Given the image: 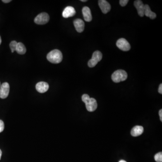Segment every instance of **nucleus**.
<instances>
[{
  "label": "nucleus",
  "instance_id": "nucleus-2",
  "mask_svg": "<svg viewBox=\"0 0 162 162\" xmlns=\"http://www.w3.org/2000/svg\"><path fill=\"white\" fill-rule=\"evenodd\" d=\"M47 59L52 63H60L63 60L62 53L60 50L55 49L47 54Z\"/></svg>",
  "mask_w": 162,
  "mask_h": 162
},
{
  "label": "nucleus",
  "instance_id": "nucleus-8",
  "mask_svg": "<svg viewBox=\"0 0 162 162\" xmlns=\"http://www.w3.org/2000/svg\"><path fill=\"white\" fill-rule=\"evenodd\" d=\"M98 4L103 13L107 14L110 10V5L106 0H100L98 2Z\"/></svg>",
  "mask_w": 162,
  "mask_h": 162
},
{
  "label": "nucleus",
  "instance_id": "nucleus-3",
  "mask_svg": "<svg viewBox=\"0 0 162 162\" xmlns=\"http://www.w3.org/2000/svg\"><path fill=\"white\" fill-rule=\"evenodd\" d=\"M128 78V74L126 71L122 69L116 70L112 74V79L114 83H118L124 81Z\"/></svg>",
  "mask_w": 162,
  "mask_h": 162
},
{
  "label": "nucleus",
  "instance_id": "nucleus-24",
  "mask_svg": "<svg viewBox=\"0 0 162 162\" xmlns=\"http://www.w3.org/2000/svg\"><path fill=\"white\" fill-rule=\"evenodd\" d=\"M2 150L0 149V160H1V157H2Z\"/></svg>",
  "mask_w": 162,
  "mask_h": 162
},
{
  "label": "nucleus",
  "instance_id": "nucleus-19",
  "mask_svg": "<svg viewBox=\"0 0 162 162\" xmlns=\"http://www.w3.org/2000/svg\"><path fill=\"white\" fill-rule=\"evenodd\" d=\"M128 2L129 1L128 0H120L119 1V3L122 6H125L127 5Z\"/></svg>",
  "mask_w": 162,
  "mask_h": 162
},
{
  "label": "nucleus",
  "instance_id": "nucleus-12",
  "mask_svg": "<svg viewBox=\"0 0 162 162\" xmlns=\"http://www.w3.org/2000/svg\"><path fill=\"white\" fill-rule=\"evenodd\" d=\"M74 25L76 31L78 32L82 33L84 29L85 24L84 21L81 19H76L74 21Z\"/></svg>",
  "mask_w": 162,
  "mask_h": 162
},
{
  "label": "nucleus",
  "instance_id": "nucleus-9",
  "mask_svg": "<svg viewBox=\"0 0 162 162\" xmlns=\"http://www.w3.org/2000/svg\"><path fill=\"white\" fill-rule=\"evenodd\" d=\"M76 14L75 9L73 7L68 6L66 7L63 11L62 16L64 18H68L72 17Z\"/></svg>",
  "mask_w": 162,
  "mask_h": 162
},
{
  "label": "nucleus",
  "instance_id": "nucleus-4",
  "mask_svg": "<svg viewBox=\"0 0 162 162\" xmlns=\"http://www.w3.org/2000/svg\"><path fill=\"white\" fill-rule=\"evenodd\" d=\"M102 54L100 51H95L92 55V58L89 61L88 65L89 67L93 68L102 60Z\"/></svg>",
  "mask_w": 162,
  "mask_h": 162
},
{
  "label": "nucleus",
  "instance_id": "nucleus-5",
  "mask_svg": "<svg viewBox=\"0 0 162 162\" xmlns=\"http://www.w3.org/2000/svg\"><path fill=\"white\" fill-rule=\"evenodd\" d=\"M50 20L49 14L45 12L39 14L34 19V22L37 25H43L47 24Z\"/></svg>",
  "mask_w": 162,
  "mask_h": 162
},
{
  "label": "nucleus",
  "instance_id": "nucleus-28",
  "mask_svg": "<svg viewBox=\"0 0 162 162\" xmlns=\"http://www.w3.org/2000/svg\"><path fill=\"white\" fill-rule=\"evenodd\" d=\"M1 83H0V87H1Z\"/></svg>",
  "mask_w": 162,
  "mask_h": 162
},
{
  "label": "nucleus",
  "instance_id": "nucleus-11",
  "mask_svg": "<svg viewBox=\"0 0 162 162\" xmlns=\"http://www.w3.org/2000/svg\"><path fill=\"white\" fill-rule=\"evenodd\" d=\"M49 86L47 83L40 82L37 83L36 86V88L38 92L40 93H45L49 89Z\"/></svg>",
  "mask_w": 162,
  "mask_h": 162
},
{
  "label": "nucleus",
  "instance_id": "nucleus-17",
  "mask_svg": "<svg viewBox=\"0 0 162 162\" xmlns=\"http://www.w3.org/2000/svg\"><path fill=\"white\" fill-rule=\"evenodd\" d=\"M17 44H18V42L15 40H13L10 42V47L11 49L12 53H13L16 50Z\"/></svg>",
  "mask_w": 162,
  "mask_h": 162
},
{
  "label": "nucleus",
  "instance_id": "nucleus-25",
  "mask_svg": "<svg viewBox=\"0 0 162 162\" xmlns=\"http://www.w3.org/2000/svg\"><path fill=\"white\" fill-rule=\"evenodd\" d=\"M119 162H127L126 161L123 160H121L119 161Z\"/></svg>",
  "mask_w": 162,
  "mask_h": 162
},
{
  "label": "nucleus",
  "instance_id": "nucleus-13",
  "mask_svg": "<svg viewBox=\"0 0 162 162\" xmlns=\"http://www.w3.org/2000/svg\"><path fill=\"white\" fill-rule=\"evenodd\" d=\"M83 16L84 19L87 22H90L92 19V15H91V11L88 7H84L82 10Z\"/></svg>",
  "mask_w": 162,
  "mask_h": 162
},
{
  "label": "nucleus",
  "instance_id": "nucleus-22",
  "mask_svg": "<svg viewBox=\"0 0 162 162\" xmlns=\"http://www.w3.org/2000/svg\"><path fill=\"white\" fill-rule=\"evenodd\" d=\"M159 115L160 116V119L161 121H162V110H160L159 111Z\"/></svg>",
  "mask_w": 162,
  "mask_h": 162
},
{
  "label": "nucleus",
  "instance_id": "nucleus-21",
  "mask_svg": "<svg viewBox=\"0 0 162 162\" xmlns=\"http://www.w3.org/2000/svg\"><path fill=\"white\" fill-rule=\"evenodd\" d=\"M158 91H159V93L160 94H162V84H160V86H159V90H158Z\"/></svg>",
  "mask_w": 162,
  "mask_h": 162
},
{
  "label": "nucleus",
  "instance_id": "nucleus-7",
  "mask_svg": "<svg viewBox=\"0 0 162 162\" xmlns=\"http://www.w3.org/2000/svg\"><path fill=\"white\" fill-rule=\"evenodd\" d=\"M10 92V85L8 83H4L0 87V98L5 99L8 96Z\"/></svg>",
  "mask_w": 162,
  "mask_h": 162
},
{
  "label": "nucleus",
  "instance_id": "nucleus-18",
  "mask_svg": "<svg viewBox=\"0 0 162 162\" xmlns=\"http://www.w3.org/2000/svg\"><path fill=\"white\" fill-rule=\"evenodd\" d=\"M155 161L157 162H162V153L161 152L157 153L155 156Z\"/></svg>",
  "mask_w": 162,
  "mask_h": 162
},
{
  "label": "nucleus",
  "instance_id": "nucleus-1",
  "mask_svg": "<svg viewBox=\"0 0 162 162\" xmlns=\"http://www.w3.org/2000/svg\"><path fill=\"white\" fill-rule=\"evenodd\" d=\"M82 101L85 103L87 110L89 112H93L97 108V103L96 100L93 98H90L87 94H83Z\"/></svg>",
  "mask_w": 162,
  "mask_h": 162
},
{
  "label": "nucleus",
  "instance_id": "nucleus-16",
  "mask_svg": "<svg viewBox=\"0 0 162 162\" xmlns=\"http://www.w3.org/2000/svg\"><path fill=\"white\" fill-rule=\"evenodd\" d=\"M15 51L20 55H24L26 52V48L24 44L21 42H19L17 44V47H16Z\"/></svg>",
  "mask_w": 162,
  "mask_h": 162
},
{
  "label": "nucleus",
  "instance_id": "nucleus-15",
  "mask_svg": "<svg viewBox=\"0 0 162 162\" xmlns=\"http://www.w3.org/2000/svg\"><path fill=\"white\" fill-rule=\"evenodd\" d=\"M149 17L151 19H155L156 17V14L152 12L150 7L148 5H145L144 6V15Z\"/></svg>",
  "mask_w": 162,
  "mask_h": 162
},
{
  "label": "nucleus",
  "instance_id": "nucleus-10",
  "mask_svg": "<svg viewBox=\"0 0 162 162\" xmlns=\"http://www.w3.org/2000/svg\"><path fill=\"white\" fill-rule=\"evenodd\" d=\"M134 5L137 10L138 14L141 17L144 16V5L142 2L140 0H137L135 1Z\"/></svg>",
  "mask_w": 162,
  "mask_h": 162
},
{
  "label": "nucleus",
  "instance_id": "nucleus-20",
  "mask_svg": "<svg viewBox=\"0 0 162 162\" xmlns=\"http://www.w3.org/2000/svg\"><path fill=\"white\" fill-rule=\"evenodd\" d=\"M4 123L2 120H0V133L3 131L4 129Z\"/></svg>",
  "mask_w": 162,
  "mask_h": 162
},
{
  "label": "nucleus",
  "instance_id": "nucleus-14",
  "mask_svg": "<svg viewBox=\"0 0 162 162\" xmlns=\"http://www.w3.org/2000/svg\"><path fill=\"white\" fill-rule=\"evenodd\" d=\"M143 131V127L141 126H136L131 130V134L133 137H138L141 135Z\"/></svg>",
  "mask_w": 162,
  "mask_h": 162
},
{
  "label": "nucleus",
  "instance_id": "nucleus-26",
  "mask_svg": "<svg viewBox=\"0 0 162 162\" xmlns=\"http://www.w3.org/2000/svg\"><path fill=\"white\" fill-rule=\"evenodd\" d=\"M81 2H87V0H81Z\"/></svg>",
  "mask_w": 162,
  "mask_h": 162
},
{
  "label": "nucleus",
  "instance_id": "nucleus-23",
  "mask_svg": "<svg viewBox=\"0 0 162 162\" xmlns=\"http://www.w3.org/2000/svg\"><path fill=\"white\" fill-rule=\"evenodd\" d=\"M2 2H3L6 3H7L10 2H11V0H2Z\"/></svg>",
  "mask_w": 162,
  "mask_h": 162
},
{
  "label": "nucleus",
  "instance_id": "nucleus-6",
  "mask_svg": "<svg viewBox=\"0 0 162 162\" xmlns=\"http://www.w3.org/2000/svg\"><path fill=\"white\" fill-rule=\"evenodd\" d=\"M117 47L119 49L124 52L129 51L131 49V46L127 40L124 38H120L116 42Z\"/></svg>",
  "mask_w": 162,
  "mask_h": 162
},
{
  "label": "nucleus",
  "instance_id": "nucleus-27",
  "mask_svg": "<svg viewBox=\"0 0 162 162\" xmlns=\"http://www.w3.org/2000/svg\"><path fill=\"white\" fill-rule=\"evenodd\" d=\"M1 43H2V39H1V37L0 36V45H1Z\"/></svg>",
  "mask_w": 162,
  "mask_h": 162
}]
</instances>
